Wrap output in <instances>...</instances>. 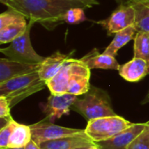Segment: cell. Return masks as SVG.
I'll return each instance as SVG.
<instances>
[{"label":"cell","instance_id":"d6a6232c","mask_svg":"<svg viewBox=\"0 0 149 149\" xmlns=\"http://www.w3.org/2000/svg\"><path fill=\"white\" fill-rule=\"evenodd\" d=\"M10 149H24V148H10Z\"/></svg>","mask_w":149,"mask_h":149},{"label":"cell","instance_id":"603a6c76","mask_svg":"<svg viewBox=\"0 0 149 149\" xmlns=\"http://www.w3.org/2000/svg\"><path fill=\"white\" fill-rule=\"evenodd\" d=\"M87 20L84 8L74 7L71 8L63 16V23H67L70 24H78Z\"/></svg>","mask_w":149,"mask_h":149},{"label":"cell","instance_id":"7a4b0ae2","mask_svg":"<svg viewBox=\"0 0 149 149\" xmlns=\"http://www.w3.org/2000/svg\"><path fill=\"white\" fill-rule=\"evenodd\" d=\"M72 110L82 115L87 121L117 115L112 107L111 100L107 92L93 86L82 99L76 100Z\"/></svg>","mask_w":149,"mask_h":149},{"label":"cell","instance_id":"484cf974","mask_svg":"<svg viewBox=\"0 0 149 149\" xmlns=\"http://www.w3.org/2000/svg\"><path fill=\"white\" fill-rule=\"evenodd\" d=\"M0 118L5 120L11 119L10 105L5 97L0 96Z\"/></svg>","mask_w":149,"mask_h":149},{"label":"cell","instance_id":"4fadbf2b","mask_svg":"<svg viewBox=\"0 0 149 149\" xmlns=\"http://www.w3.org/2000/svg\"><path fill=\"white\" fill-rule=\"evenodd\" d=\"M120 75L128 82H138L148 75V61L134 57L133 59L120 65Z\"/></svg>","mask_w":149,"mask_h":149},{"label":"cell","instance_id":"ba28073f","mask_svg":"<svg viewBox=\"0 0 149 149\" xmlns=\"http://www.w3.org/2000/svg\"><path fill=\"white\" fill-rule=\"evenodd\" d=\"M91 70L79 58H73L70 65V74L67 86V93L79 96L86 94L91 87Z\"/></svg>","mask_w":149,"mask_h":149},{"label":"cell","instance_id":"277c9868","mask_svg":"<svg viewBox=\"0 0 149 149\" xmlns=\"http://www.w3.org/2000/svg\"><path fill=\"white\" fill-rule=\"evenodd\" d=\"M134 124L119 115L103 117L89 120L85 132L94 143H97L117 135Z\"/></svg>","mask_w":149,"mask_h":149},{"label":"cell","instance_id":"1f68e13d","mask_svg":"<svg viewBox=\"0 0 149 149\" xmlns=\"http://www.w3.org/2000/svg\"><path fill=\"white\" fill-rule=\"evenodd\" d=\"M92 149H100V148H98V147H97L96 145H94V146H93V147L92 148Z\"/></svg>","mask_w":149,"mask_h":149},{"label":"cell","instance_id":"ffe728a7","mask_svg":"<svg viewBox=\"0 0 149 149\" xmlns=\"http://www.w3.org/2000/svg\"><path fill=\"white\" fill-rule=\"evenodd\" d=\"M134 54L135 58H140L149 61V32L137 31L134 37Z\"/></svg>","mask_w":149,"mask_h":149},{"label":"cell","instance_id":"7c38bea8","mask_svg":"<svg viewBox=\"0 0 149 149\" xmlns=\"http://www.w3.org/2000/svg\"><path fill=\"white\" fill-rule=\"evenodd\" d=\"M75 51L69 53H62L59 51L55 52L51 56L45 58V59L40 64L38 74L40 79L45 82L52 79L65 65V64L72 58Z\"/></svg>","mask_w":149,"mask_h":149},{"label":"cell","instance_id":"9a60e30c","mask_svg":"<svg viewBox=\"0 0 149 149\" xmlns=\"http://www.w3.org/2000/svg\"><path fill=\"white\" fill-rule=\"evenodd\" d=\"M89 145H95V143L86 134H82L46 141L39 147L41 149H74Z\"/></svg>","mask_w":149,"mask_h":149},{"label":"cell","instance_id":"52a82bcc","mask_svg":"<svg viewBox=\"0 0 149 149\" xmlns=\"http://www.w3.org/2000/svg\"><path fill=\"white\" fill-rule=\"evenodd\" d=\"M107 31V35L111 36L135 24V10L129 3L119 4L112 14L105 20L97 22Z\"/></svg>","mask_w":149,"mask_h":149},{"label":"cell","instance_id":"7402d4cb","mask_svg":"<svg viewBox=\"0 0 149 149\" xmlns=\"http://www.w3.org/2000/svg\"><path fill=\"white\" fill-rule=\"evenodd\" d=\"M26 17L21 14L20 12L8 8V10L0 15V29L5 28L7 26L20 24V23H27Z\"/></svg>","mask_w":149,"mask_h":149},{"label":"cell","instance_id":"f1b7e54d","mask_svg":"<svg viewBox=\"0 0 149 149\" xmlns=\"http://www.w3.org/2000/svg\"><path fill=\"white\" fill-rule=\"evenodd\" d=\"M148 102H149V91H148V94L146 95V97L144 98L143 101L141 102V104H147V103H148Z\"/></svg>","mask_w":149,"mask_h":149},{"label":"cell","instance_id":"8fae6325","mask_svg":"<svg viewBox=\"0 0 149 149\" xmlns=\"http://www.w3.org/2000/svg\"><path fill=\"white\" fill-rule=\"evenodd\" d=\"M39 67L40 65L27 64L3 58L0 59V84L18 76L38 72Z\"/></svg>","mask_w":149,"mask_h":149},{"label":"cell","instance_id":"3957f363","mask_svg":"<svg viewBox=\"0 0 149 149\" xmlns=\"http://www.w3.org/2000/svg\"><path fill=\"white\" fill-rule=\"evenodd\" d=\"M46 82L40 79L38 72L10 79L0 84V96L5 97L10 107L25 98L44 89Z\"/></svg>","mask_w":149,"mask_h":149},{"label":"cell","instance_id":"5b68a950","mask_svg":"<svg viewBox=\"0 0 149 149\" xmlns=\"http://www.w3.org/2000/svg\"><path fill=\"white\" fill-rule=\"evenodd\" d=\"M35 22L33 20H28V26L26 31L23 35L13 40L5 48H1L0 52L6 56L7 58L11 60L27 63V64H36L40 65L45 59L34 50L31 42V29Z\"/></svg>","mask_w":149,"mask_h":149},{"label":"cell","instance_id":"4dcf8cb0","mask_svg":"<svg viewBox=\"0 0 149 149\" xmlns=\"http://www.w3.org/2000/svg\"><path fill=\"white\" fill-rule=\"evenodd\" d=\"M119 4H124V3H128L129 1H131V0H115Z\"/></svg>","mask_w":149,"mask_h":149},{"label":"cell","instance_id":"d6986e66","mask_svg":"<svg viewBox=\"0 0 149 149\" xmlns=\"http://www.w3.org/2000/svg\"><path fill=\"white\" fill-rule=\"evenodd\" d=\"M31 141V132L30 126H25L16 122L9 141L8 149L25 148Z\"/></svg>","mask_w":149,"mask_h":149},{"label":"cell","instance_id":"44dd1931","mask_svg":"<svg viewBox=\"0 0 149 149\" xmlns=\"http://www.w3.org/2000/svg\"><path fill=\"white\" fill-rule=\"evenodd\" d=\"M28 26L27 23H20L0 29V44L11 43L13 40L24 33Z\"/></svg>","mask_w":149,"mask_h":149},{"label":"cell","instance_id":"f546056e","mask_svg":"<svg viewBox=\"0 0 149 149\" xmlns=\"http://www.w3.org/2000/svg\"><path fill=\"white\" fill-rule=\"evenodd\" d=\"M94 145H89V146H84V147H79V148H76L74 149H92V148Z\"/></svg>","mask_w":149,"mask_h":149},{"label":"cell","instance_id":"9c48e42d","mask_svg":"<svg viewBox=\"0 0 149 149\" xmlns=\"http://www.w3.org/2000/svg\"><path fill=\"white\" fill-rule=\"evenodd\" d=\"M78 99V96L70 93H51L46 103L42 105V111L45 114V120L52 122L64 115H68L72 107Z\"/></svg>","mask_w":149,"mask_h":149},{"label":"cell","instance_id":"d4e9b609","mask_svg":"<svg viewBox=\"0 0 149 149\" xmlns=\"http://www.w3.org/2000/svg\"><path fill=\"white\" fill-rule=\"evenodd\" d=\"M128 149H149V121L141 134L131 143Z\"/></svg>","mask_w":149,"mask_h":149},{"label":"cell","instance_id":"836d02e7","mask_svg":"<svg viewBox=\"0 0 149 149\" xmlns=\"http://www.w3.org/2000/svg\"><path fill=\"white\" fill-rule=\"evenodd\" d=\"M148 73H149V61H148Z\"/></svg>","mask_w":149,"mask_h":149},{"label":"cell","instance_id":"4316f807","mask_svg":"<svg viewBox=\"0 0 149 149\" xmlns=\"http://www.w3.org/2000/svg\"><path fill=\"white\" fill-rule=\"evenodd\" d=\"M68 1H74V2H79L83 3L86 8H91L93 5L99 4V2L97 0H68Z\"/></svg>","mask_w":149,"mask_h":149},{"label":"cell","instance_id":"6da1fadb","mask_svg":"<svg viewBox=\"0 0 149 149\" xmlns=\"http://www.w3.org/2000/svg\"><path fill=\"white\" fill-rule=\"evenodd\" d=\"M8 8L23 14L28 20L52 30L63 23V16L71 8H86L83 3L68 0H8Z\"/></svg>","mask_w":149,"mask_h":149},{"label":"cell","instance_id":"cb8c5ba5","mask_svg":"<svg viewBox=\"0 0 149 149\" xmlns=\"http://www.w3.org/2000/svg\"><path fill=\"white\" fill-rule=\"evenodd\" d=\"M17 121L12 118L6 120V124L1 128L0 131V149H8V145L10 138L12 129Z\"/></svg>","mask_w":149,"mask_h":149},{"label":"cell","instance_id":"83f0119b","mask_svg":"<svg viewBox=\"0 0 149 149\" xmlns=\"http://www.w3.org/2000/svg\"><path fill=\"white\" fill-rule=\"evenodd\" d=\"M24 149H41L40 148V147L37 144V143H35L32 140L28 143V145L24 148Z\"/></svg>","mask_w":149,"mask_h":149},{"label":"cell","instance_id":"8992f818","mask_svg":"<svg viewBox=\"0 0 149 149\" xmlns=\"http://www.w3.org/2000/svg\"><path fill=\"white\" fill-rule=\"evenodd\" d=\"M30 127L31 132V140L38 146L46 141L86 134L85 129L70 128L58 126L45 119L38 123L31 125Z\"/></svg>","mask_w":149,"mask_h":149},{"label":"cell","instance_id":"e0dca14e","mask_svg":"<svg viewBox=\"0 0 149 149\" xmlns=\"http://www.w3.org/2000/svg\"><path fill=\"white\" fill-rule=\"evenodd\" d=\"M136 33H137V30L134 26H130L125 30L119 31L118 33L115 34L113 41L105 49L103 53L115 58L118 54V52L123 46L128 44L133 38H134Z\"/></svg>","mask_w":149,"mask_h":149},{"label":"cell","instance_id":"5bb4252c","mask_svg":"<svg viewBox=\"0 0 149 149\" xmlns=\"http://www.w3.org/2000/svg\"><path fill=\"white\" fill-rule=\"evenodd\" d=\"M87 67L92 69H104V70H120V65L113 56L100 53L98 49L94 48L84 57L80 58Z\"/></svg>","mask_w":149,"mask_h":149},{"label":"cell","instance_id":"ac0fdd59","mask_svg":"<svg viewBox=\"0 0 149 149\" xmlns=\"http://www.w3.org/2000/svg\"><path fill=\"white\" fill-rule=\"evenodd\" d=\"M127 3L131 4L135 10L134 27L137 31L149 32V0H131Z\"/></svg>","mask_w":149,"mask_h":149},{"label":"cell","instance_id":"2e32d148","mask_svg":"<svg viewBox=\"0 0 149 149\" xmlns=\"http://www.w3.org/2000/svg\"><path fill=\"white\" fill-rule=\"evenodd\" d=\"M72 58H70L62 69L49 81L46 82V87L52 94H65L67 93V86L70 74V65Z\"/></svg>","mask_w":149,"mask_h":149},{"label":"cell","instance_id":"30bf717a","mask_svg":"<svg viewBox=\"0 0 149 149\" xmlns=\"http://www.w3.org/2000/svg\"><path fill=\"white\" fill-rule=\"evenodd\" d=\"M146 127L145 123H134L129 128L122 131L117 135L95 143L100 149H128L131 143L141 134Z\"/></svg>","mask_w":149,"mask_h":149}]
</instances>
